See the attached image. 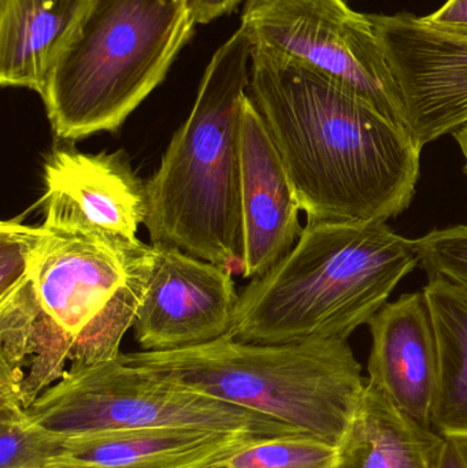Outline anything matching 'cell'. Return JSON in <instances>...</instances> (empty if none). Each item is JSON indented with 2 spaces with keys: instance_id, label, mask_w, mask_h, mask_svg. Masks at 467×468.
Returning a JSON list of instances; mask_svg holds the SVG:
<instances>
[{
  "instance_id": "cell-14",
  "label": "cell",
  "mask_w": 467,
  "mask_h": 468,
  "mask_svg": "<svg viewBox=\"0 0 467 468\" xmlns=\"http://www.w3.org/2000/svg\"><path fill=\"white\" fill-rule=\"evenodd\" d=\"M63 436L65 463L103 468H210L233 451L258 439L186 428L107 431Z\"/></svg>"
},
{
  "instance_id": "cell-13",
  "label": "cell",
  "mask_w": 467,
  "mask_h": 468,
  "mask_svg": "<svg viewBox=\"0 0 467 468\" xmlns=\"http://www.w3.org/2000/svg\"><path fill=\"white\" fill-rule=\"evenodd\" d=\"M367 324L372 333L367 381L409 417L430 428L439 351L424 291L387 303Z\"/></svg>"
},
{
  "instance_id": "cell-4",
  "label": "cell",
  "mask_w": 467,
  "mask_h": 468,
  "mask_svg": "<svg viewBox=\"0 0 467 468\" xmlns=\"http://www.w3.org/2000/svg\"><path fill=\"white\" fill-rule=\"evenodd\" d=\"M419 263L414 239L386 222H314L271 271L239 293L235 340H345L388 303Z\"/></svg>"
},
{
  "instance_id": "cell-20",
  "label": "cell",
  "mask_w": 467,
  "mask_h": 468,
  "mask_svg": "<svg viewBox=\"0 0 467 468\" xmlns=\"http://www.w3.org/2000/svg\"><path fill=\"white\" fill-rule=\"evenodd\" d=\"M430 280H443L467 294V225L435 229L414 239Z\"/></svg>"
},
{
  "instance_id": "cell-9",
  "label": "cell",
  "mask_w": 467,
  "mask_h": 468,
  "mask_svg": "<svg viewBox=\"0 0 467 468\" xmlns=\"http://www.w3.org/2000/svg\"><path fill=\"white\" fill-rule=\"evenodd\" d=\"M399 92L403 118L425 147L467 125V36L411 14H370Z\"/></svg>"
},
{
  "instance_id": "cell-26",
  "label": "cell",
  "mask_w": 467,
  "mask_h": 468,
  "mask_svg": "<svg viewBox=\"0 0 467 468\" xmlns=\"http://www.w3.org/2000/svg\"><path fill=\"white\" fill-rule=\"evenodd\" d=\"M52 468H103V467L90 466V464L65 463V464H60V466L52 467Z\"/></svg>"
},
{
  "instance_id": "cell-1",
  "label": "cell",
  "mask_w": 467,
  "mask_h": 468,
  "mask_svg": "<svg viewBox=\"0 0 467 468\" xmlns=\"http://www.w3.org/2000/svg\"><path fill=\"white\" fill-rule=\"evenodd\" d=\"M249 96L281 155L307 224L387 222L408 210L422 145L325 74L254 43Z\"/></svg>"
},
{
  "instance_id": "cell-17",
  "label": "cell",
  "mask_w": 467,
  "mask_h": 468,
  "mask_svg": "<svg viewBox=\"0 0 467 468\" xmlns=\"http://www.w3.org/2000/svg\"><path fill=\"white\" fill-rule=\"evenodd\" d=\"M439 351V378L430 428L444 439L467 440V294L443 280L422 288Z\"/></svg>"
},
{
  "instance_id": "cell-11",
  "label": "cell",
  "mask_w": 467,
  "mask_h": 468,
  "mask_svg": "<svg viewBox=\"0 0 467 468\" xmlns=\"http://www.w3.org/2000/svg\"><path fill=\"white\" fill-rule=\"evenodd\" d=\"M43 225L136 241L147 217L145 183L125 151L87 154L57 148L44 164Z\"/></svg>"
},
{
  "instance_id": "cell-7",
  "label": "cell",
  "mask_w": 467,
  "mask_h": 468,
  "mask_svg": "<svg viewBox=\"0 0 467 468\" xmlns=\"http://www.w3.org/2000/svg\"><path fill=\"white\" fill-rule=\"evenodd\" d=\"M27 411L38 425L68 436L155 428L205 429L258 439L301 433L126 365L120 357L69 374Z\"/></svg>"
},
{
  "instance_id": "cell-22",
  "label": "cell",
  "mask_w": 467,
  "mask_h": 468,
  "mask_svg": "<svg viewBox=\"0 0 467 468\" xmlns=\"http://www.w3.org/2000/svg\"><path fill=\"white\" fill-rule=\"evenodd\" d=\"M422 19L435 29L467 36V0H447L438 11Z\"/></svg>"
},
{
  "instance_id": "cell-27",
  "label": "cell",
  "mask_w": 467,
  "mask_h": 468,
  "mask_svg": "<svg viewBox=\"0 0 467 468\" xmlns=\"http://www.w3.org/2000/svg\"><path fill=\"white\" fill-rule=\"evenodd\" d=\"M455 441H457L461 453H462L463 459H465L467 463V440H455Z\"/></svg>"
},
{
  "instance_id": "cell-23",
  "label": "cell",
  "mask_w": 467,
  "mask_h": 468,
  "mask_svg": "<svg viewBox=\"0 0 467 468\" xmlns=\"http://www.w3.org/2000/svg\"><path fill=\"white\" fill-rule=\"evenodd\" d=\"M243 0H186L195 24H208L218 16L232 13Z\"/></svg>"
},
{
  "instance_id": "cell-28",
  "label": "cell",
  "mask_w": 467,
  "mask_h": 468,
  "mask_svg": "<svg viewBox=\"0 0 467 468\" xmlns=\"http://www.w3.org/2000/svg\"><path fill=\"white\" fill-rule=\"evenodd\" d=\"M258 2H260V0H244L243 8L249 7V5H255Z\"/></svg>"
},
{
  "instance_id": "cell-12",
  "label": "cell",
  "mask_w": 467,
  "mask_h": 468,
  "mask_svg": "<svg viewBox=\"0 0 467 468\" xmlns=\"http://www.w3.org/2000/svg\"><path fill=\"white\" fill-rule=\"evenodd\" d=\"M244 278L271 271L303 232L302 208L262 115L247 92L241 120Z\"/></svg>"
},
{
  "instance_id": "cell-19",
  "label": "cell",
  "mask_w": 467,
  "mask_h": 468,
  "mask_svg": "<svg viewBox=\"0 0 467 468\" xmlns=\"http://www.w3.org/2000/svg\"><path fill=\"white\" fill-rule=\"evenodd\" d=\"M336 445L306 433L251 440L210 468H334Z\"/></svg>"
},
{
  "instance_id": "cell-8",
  "label": "cell",
  "mask_w": 467,
  "mask_h": 468,
  "mask_svg": "<svg viewBox=\"0 0 467 468\" xmlns=\"http://www.w3.org/2000/svg\"><path fill=\"white\" fill-rule=\"evenodd\" d=\"M241 27L255 44L325 74L406 126L377 29L345 0H260L243 8Z\"/></svg>"
},
{
  "instance_id": "cell-18",
  "label": "cell",
  "mask_w": 467,
  "mask_h": 468,
  "mask_svg": "<svg viewBox=\"0 0 467 468\" xmlns=\"http://www.w3.org/2000/svg\"><path fill=\"white\" fill-rule=\"evenodd\" d=\"M65 464V436L38 425L18 400L0 395V468Z\"/></svg>"
},
{
  "instance_id": "cell-5",
  "label": "cell",
  "mask_w": 467,
  "mask_h": 468,
  "mask_svg": "<svg viewBox=\"0 0 467 468\" xmlns=\"http://www.w3.org/2000/svg\"><path fill=\"white\" fill-rule=\"evenodd\" d=\"M126 365L339 444L366 379L345 340L249 344L232 335L192 348L121 354Z\"/></svg>"
},
{
  "instance_id": "cell-15",
  "label": "cell",
  "mask_w": 467,
  "mask_h": 468,
  "mask_svg": "<svg viewBox=\"0 0 467 468\" xmlns=\"http://www.w3.org/2000/svg\"><path fill=\"white\" fill-rule=\"evenodd\" d=\"M444 440L366 379L334 468H438Z\"/></svg>"
},
{
  "instance_id": "cell-10",
  "label": "cell",
  "mask_w": 467,
  "mask_h": 468,
  "mask_svg": "<svg viewBox=\"0 0 467 468\" xmlns=\"http://www.w3.org/2000/svg\"><path fill=\"white\" fill-rule=\"evenodd\" d=\"M155 247V270L133 324L142 351H177L230 335L239 303L232 272L177 248Z\"/></svg>"
},
{
  "instance_id": "cell-25",
  "label": "cell",
  "mask_w": 467,
  "mask_h": 468,
  "mask_svg": "<svg viewBox=\"0 0 467 468\" xmlns=\"http://www.w3.org/2000/svg\"><path fill=\"white\" fill-rule=\"evenodd\" d=\"M455 140H457L458 145H460L461 153H462L463 159H465V175L467 176V125L463 128L458 129L454 133Z\"/></svg>"
},
{
  "instance_id": "cell-24",
  "label": "cell",
  "mask_w": 467,
  "mask_h": 468,
  "mask_svg": "<svg viewBox=\"0 0 467 468\" xmlns=\"http://www.w3.org/2000/svg\"><path fill=\"white\" fill-rule=\"evenodd\" d=\"M438 468H467L465 459L455 440H444L443 448L439 456Z\"/></svg>"
},
{
  "instance_id": "cell-16",
  "label": "cell",
  "mask_w": 467,
  "mask_h": 468,
  "mask_svg": "<svg viewBox=\"0 0 467 468\" xmlns=\"http://www.w3.org/2000/svg\"><path fill=\"white\" fill-rule=\"evenodd\" d=\"M90 0H0V84L43 93Z\"/></svg>"
},
{
  "instance_id": "cell-3",
  "label": "cell",
  "mask_w": 467,
  "mask_h": 468,
  "mask_svg": "<svg viewBox=\"0 0 467 468\" xmlns=\"http://www.w3.org/2000/svg\"><path fill=\"white\" fill-rule=\"evenodd\" d=\"M254 41L241 27L211 58L191 114L145 181L151 244L244 272L241 120Z\"/></svg>"
},
{
  "instance_id": "cell-2",
  "label": "cell",
  "mask_w": 467,
  "mask_h": 468,
  "mask_svg": "<svg viewBox=\"0 0 467 468\" xmlns=\"http://www.w3.org/2000/svg\"><path fill=\"white\" fill-rule=\"evenodd\" d=\"M27 274L0 296V395L29 409L52 385L121 356L155 245L41 225Z\"/></svg>"
},
{
  "instance_id": "cell-6",
  "label": "cell",
  "mask_w": 467,
  "mask_h": 468,
  "mask_svg": "<svg viewBox=\"0 0 467 468\" xmlns=\"http://www.w3.org/2000/svg\"><path fill=\"white\" fill-rule=\"evenodd\" d=\"M195 25L186 0H90L40 95L55 137L117 132L166 79Z\"/></svg>"
},
{
  "instance_id": "cell-21",
  "label": "cell",
  "mask_w": 467,
  "mask_h": 468,
  "mask_svg": "<svg viewBox=\"0 0 467 468\" xmlns=\"http://www.w3.org/2000/svg\"><path fill=\"white\" fill-rule=\"evenodd\" d=\"M25 216L0 224V296L27 275L30 258L41 237V228L25 225Z\"/></svg>"
}]
</instances>
